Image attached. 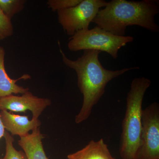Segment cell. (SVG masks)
Here are the masks:
<instances>
[{
    "mask_svg": "<svg viewBox=\"0 0 159 159\" xmlns=\"http://www.w3.org/2000/svg\"><path fill=\"white\" fill-rule=\"evenodd\" d=\"M58 45L64 63L76 72L77 85L83 96L82 107L75 117L77 124L88 119L93 107L103 96L106 86L110 81L129 71L139 69L135 67L115 71L107 70L99 61V56L101 52L95 50H85L81 57L72 60L64 53L59 41Z\"/></svg>",
    "mask_w": 159,
    "mask_h": 159,
    "instance_id": "6da1fadb",
    "label": "cell"
},
{
    "mask_svg": "<svg viewBox=\"0 0 159 159\" xmlns=\"http://www.w3.org/2000/svg\"><path fill=\"white\" fill-rule=\"evenodd\" d=\"M159 4L157 0H112L100 9L92 22L117 36H125L127 27L133 25L158 32L155 16L159 12Z\"/></svg>",
    "mask_w": 159,
    "mask_h": 159,
    "instance_id": "7a4b0ae2",
    "label": "cell"
},
{
    "mask_svg": "<svg viewBox=\"0 0 159 159\" xmlns=\"http://www.w3.org/2000/svg\"><path fill=\"white\" fill-rule=\"evenodd\" d=\"M151 84L150 80L145 77L134 78L132 81L122 123L119 147L122 159H137L142 132V102Z\"/></svg>",
    "mask_w": 159,
    "mask_h": 159,
    "instance_id": "3957f363",
    "label": "cell"
},
{
    "mask_svg": "<svg viewBox=\"0 0 159 159\" xmlns=\"http://www.w3.org/2000/svg\"><path fill=\"white\" fill-rule=\"evenodd\" d=\"M133 41L132 36L114 35L97 26L75 33L70 39L68 48L72 52L82 50L105 52L114 59H116L119 50Z\"/></svg>",
    "mask_w": 159,
    "mask_h": 159,
    "instance_id": "277c9868",
    "label": "cell"
},
{
    "mask_svg": "<svg viewBox=\"0 0 159 159\" xmlns=\"http://www.w3.org/2000/svg\"><path fill=\"white\" fill-rule=\"evenodd\" d=\"M107 4L104 0H82L76 6L57 11L58 22L66 34L72 36L78 31L89 29L100 9Z\"/></svg>",
    "mask_w": 159,
    "mask_h": 159,
    "instance_id": "5b68a950",
    "label": "cell"
},
{
    "mask_svg": "<svg viewBox=\"0 0 159 159\" xmlns=\"http://www.w3.org/2000/svg\"><path fill=\"white\" fill-rule=\"evenodd\" d=\"M137 159H159V105L157 102L142 111V132Z\"/></svg>",
    "mask_w": 159,
    "mask_h": 159,
    "instance_id": "8992f818",
    "label": "cell"
},
{
    "mask_svg": "<svg viewBox=\"0 0 159 159\" xmlns=\"http://www.w3.org/2000/svg\"><path fill=\"white\" fill-rule=\"evenodd\" d=\"M48 98L34 96L29 91L22 96L11 95L0 98V110L15 112H24L30 111L33 119H39L45 109L51 105Z\"/></svg>",
    "mask_w": 159,
    "mask_h": 159,
    "instance_id": "52a82bcc",
    "label": "cell"
},
{
    "mask_svg": "<svg viewBox=\"0 0 159 159\" xmlns=\"http://www.w3.org/2000/svg\"><path fill=\"white\" fill-rule=\"evenodd\" d=\"M0 118L6 130L12 135L20 138L29 134L30 131L39 128L41 122L39 119H29V116L12 113L7 110L0 111Z\"/></svg>",
    "mask_w": 159,
    "mask_h": 159,
    "instance_id": "ba28073f",
    "label": "cell"
},
{
    "mask_svg": "<svg viewBox=\"0 0 159 159\" xmlns=\"http://www.w3.org/2000/svg\"><path fill=\"white\" fill-rule=\"evenodd\" d=\"M6 51L5 49L0 46V98L11 94H23L29 91V88H25L16 84V82L21 80L31 79L29 74H24L16 79H11L6 72L5 66Z\"/></svg>",
    "mask_w": 159,
    "mask_h": 159,
    "instance_id": "9c48e42d",
    "label": "cell"
},
{
    "mask_svg": "<svg viewBox=\"0 0 159 159\" xmlns=\"http://www.w3.org/2000/svg\"><path fill=\"white\" fill-rule=\"evenodd\" d=\"M44 138L40 127L35 129L31 134L20 138L18 145L24 150L27 159H48L43 145Z\"/></svg>",
    "mask_w": 159,
    "mask_h": 159,
    "instance_id": "30bf717a",
    "label": "cell"
},
{
    "mask_svg": "<svg viewBox=\"0 0 159 159\" xmlns=\"http://www.w3.org/2000/svg\"><path fill=\"white\" fill-rule=\"evenodd\" d=\"M67 159H115L103 139L91 140L85 147L67 156Z\"/></svg>",
    "mask_w": 159,
    "mask_h": 159,
    "instance_id": "8fae6325",
    "label": "cell"
},
{
    "mask_svg": "<svg viewBox=\"0 0 159 159\" xmlns=\"http://www.w3.org/2000/svg\"><path fill=\"white\" fill-rule=\"evenodd\" d=\"M26 2L25 0H0V9L11 20L16 14L22 11Z\"/></svg>",
    "mask_w": 159,
    "mask_h": 159,
    "instance_id": "7c38bea8",
    "label": "cell"
},
{
    "mask_svg": "<svg viewBox=\"0 0 159 159\" xmlns=\"http://www.w3.org/2000/svg\"><path fill=\"white\" fill-rule=\"evenodd\" d=\"M4 137L6 141V154L3 158L0 159H27L24 152L16 150L13 144L14 141L13 137L6 131Z\"/></svg>",
    "mask_w": 159,
    "mask_h": 159,
    "instance_id": "4fadbf2b",
    "label": "cell"
},
{
    "mask_svg": "<svg viewBox=\"0 0 159 159\" xmlns=\"http://www.w3.org/2000/svg\"><path fill=\"white\" fill-rule=\"evenodd\" d=\"M13 33V26L9 19L0 9V41L11 36Z\"/></svg>",
    "mask_w": 159,
    "mask_h": 159,
    "instance_id": "5bb4252c",
    "label": "cell"
},
{
    "mask_svg": "<svg viewBox=\"0 0 159 159\" xmlns=\"http://www.w3.org/2000/svg\"><path fill=\"white\" fill-rule=\"evenodd\" d=\"M82 0H49L47 4L52 11L55 12L77 6Z\"/></svg>",
    "mask_w": 159,
    "mask_h": 159,
    "instance_id": "9a60e30c",
    "label": "cell"
},
{
    "mask_svg": "<svg viewBox=\"0 0 159 159\" xmlns=\"http://www.w3.org/2000/svg\"><path fill=\"white\" fill-rule=\"evenodd\" d=\"M6 131V129L4 128V125H3L2 122L1 118H0V139L4 137Z\"/></svg>",
    "mask_w": 159,
    "mask_h": 159,
    "instance_id": "2e32d148",
    "label": "cell"
}]
</instances>
